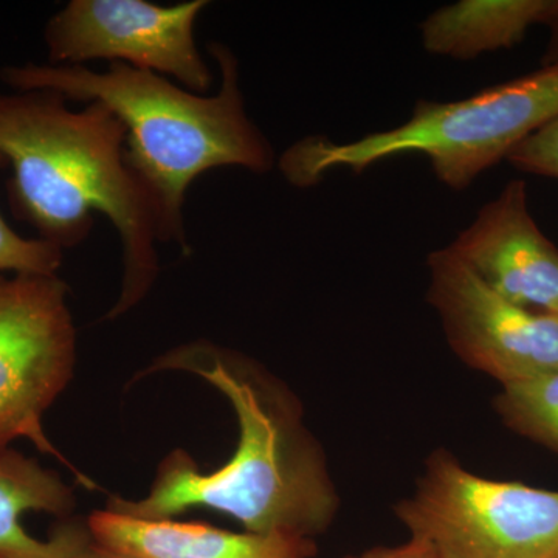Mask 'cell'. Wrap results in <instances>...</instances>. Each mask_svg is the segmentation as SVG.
<instances>
[{"label": "cell", "mask_w": 558, "mask_h": 558, "mask_svg": "<svg viewBox=\"0 0 558 558\" xmlns=\"http://www.w3.org/2000/svg\"><path fill=\"white\" fill-rule=\"evenodd\" d=\"M154 369H180L218 388L236 411L240 442L222 468L202 473L185 451L161 462L148 497H112L109 512L171 520L191 508L219 510L255 534L314 538L332 524L339 495L325 454L303 424L295 396L253 360L194 341L157 360Z\"/></svg>", "instance_id": "1"}, {"label": "cell", "mask_w": 558, "mask_h": 558, "mask_svg": "<svg viewBox=\"0 0 558 558\" xmlns=\"http://www.w3.org/2000/svg\"><path fill=\"white\" fill-rule=\"evenodd\" d=\"M124 150L126 130L100 102L72 110L57 92L0 94V156L11 168L14 218L62 250L87 240L95 213L119 233L123 282L109 318L135 306L159 274L156 216Z\"/></svg>", "instance_id": "2"}, {"label": "cell", "mask_w": 558, "mask_h": 558, "mask_svg": "<svg viewBox=\"0 0 558 558\" xmlns=\"http://www.w3.org/2000/svg\"><path fill=\"white\" fill-rule=\"evenodd\" d=\"M207 49L222 76L213 97L123 62H110L106 72L83 65H7L0 80L13 90H51L68 101L108 108L126 130L124 160L148 194L160 242H174L189 253L183 207L191 183L223 167L253 172L274 167L270 143L245 112L236 57L223 44Z\"/></svg>", "instance_id": "3"}, {"label": "cell", "mask_w": 558, "mask_h": 558, "mask_svg": "<svg viewBox=\"0 0 558 558\" xmlns=\"http://www.w3.org/2000/svg\"><path fill=\"white\" fill-rule=\"evenodd\" d=\"M558 117V64L506 81L461 101H421L409 121L355 142L310 137L290 146L279 167L290 183L311 186L337 168L424 154L440 182L465 190L529 135Z\"/></svg>", "instance_id": "4"}, {"label": "cell", "mask_w": 558, "mask_h": 558, "mask_svg": "<svg viewBox=\"0 0 558 558\" xmlns=\"http://www.w3.org/2000/svg\"><path fill=\"white\" fill-rule=\"evenodd\" d=\"M410 538L440 558H556L558 492L483 478L447 450L427 459L413 497L396 506Z\"/></svg>", "instance_id": "5"}, {"label": "cell", "mask_w": 558, "mask_h": 558, "mask_svg": "<svg viewBox=\"0 0 558 558\" xmlns=\"http://www.w3.org/2000/svg\"><path fill=\"white\" fill-rule=\"evenodd\" d=\"M68 295L58 275L0 274V447L31 439L69 465L43 425L75 371L76 330Z\"/></svg>", "instance_id": "6"}, {"label": "cell", "mask_w": 558, "mask_h": 558, "mask_svg": "<svg viewBox=\"0 0 558 558\" xmlns=\"http://www.w3.org/2000/svg\"><path fill=\"white\" fill-rule=\"evenodd\" d=\"M207 0L156 5L145 0H70L44 28L50 64L123 62L165 73L205 94L213 76L197 50L194 27Z\"/></svg>", "instance_id": "7"}, {"label": "cell", "mask_w": 558, "mask_h": 558, "mask_svg": "<svg viewBox=\"0 0 558 558\" xmlns=\"http://www.w3.org/2000/svg\"><path fill=\"white\" fill-rule=\"evenodd\" d=\"M428 301L451 349L499 384L558 373V317L499 296L449 247L428 256Z\"/></svg>", "instance_id": "8"}, {"label": "cell", "mask_w": 558, "mask_h": 558, "mask_svg": "<svg viewBox=\"0 0 558 558\" xmlns=\"http://www.w3.org/2000/svg\"><path fill=\"white\" fill-rule=\"evenodd\" d=\"M449 248L502 299L558 317V248L532 218L523 180L484 205Z\"/></svg>", "instance_id": "9"}, {"label": "cell", "mask_w": 558, "mask_h": 558, "mask_svg": "<svg viewBox=\"0 0 558 558\" xmlns=\"http://www.w3.org/2000/svg\"><path fill=\"white\" fill-rule=\"evenodd\" d=\"M92 537L135 558H314V538L230 532L204 523L142 520L109 510L92 513Z\"/></svg>", "instance_id": "10"}, {"label": "cell", "mask_w": 558, "mask_h": 558, "mask_svg": "<svg viewBox=\"0 0 558 558\" xmlns=\"http://www.w3.org/2000/svg\"><path fill=\"white\" fill-rule=\"evenodd\" d=\"M75 494L53 470L11 447H0V558H72L92 542L89 524L64 521L49 539L28 534L22 524L27 512L69 517Z\"/></svg>", "instance_id": "11"}, {"label": "cell", "mask_w": 558, "mask_h": 558, "mask_svg": "<svg viewBox=\"0 0 558 558\" xmlns=\"http://www.w3.org/2000/svg\"><path fill=\"white\" fill-rule=\"evenodd\" d=\"M549 0H461L422 22L424 49L454 60L510 49L539 24Z\"/></svg>", "instance_id": "12"}, {"label": "cell", "mask_w": 558, "mask_h": 558, "mask_svg": "<svg viewBox=\"0 0 558 558\" xmlns=\"http://www.w3.org/2000/svg\"><path fill=\"white\" fill-rule=\"evenodd\" d=\"M494 405L506 427L558 454V373L502 385Z\"/></svg>", "instance_id": "13"}, {"label": "cell", "mask_w": 558, "mask_h": 558, "mask_svg": "<svg viewBox=\"0 0 558 558\" xmlns=\"http://www.w3.org/2000/svg\"><path fill=\"white\" fill-rule=\"evenodd\" d=\"M9 167L0 156V170ZM64 259V250L39 240H27L11 229L0 215V274L57 275Z\"/></svg>", "instance_id": "14"}, {"label": "cell", "mask_w": 558, "mask_h": 558, "mask_svg": "<svg viewBox=\"0 0 558 558\" xmlns=\"http://www.w3.org/2000/svg\"><path fill=\"white\" fill-rule=\"evenodd\" d=\"M508 160L517 170L558 180V117L510 150Z\"/></svg>", "instance_id": "15"}, {"label": "cell", "mask_w": 558, "mask_h": 558, "mask_svg": "<svg viewBox=\"0 0 558 558\" xmlns=\"http://www.w3.org/2000/svg\"><path fill=\"white\" fill-rule=\"evenodd\" d=\"M347 558H440L435 549L429 548L427 543L421 539L410 538L403 545L392 546V548H373L359 554V556H349Z\"/></svg>", "instance_id": "16"}, {"label": "cell", "mask_w": 558, "mask_h": 558, "mask_svg": "<svg viewBox=\"0 0 558 558\" xmlns=\"http://www.w3.org/2000/svg\"><path fill=\"white\" fill-rule=\"evenodd\" d=\"M539 24L549 28L548 49L543 57V65L558 64V0H549Z\"/></svg>", "instance_id": "17"}, {"label": "cell", "mask_w": 558, "mask_h": 558, "mask_svg": "<svg viewBox=\"0 0 558 558\" xmlns=\"http://www.w3.org/2000/svg\"><path fill=\"white\" fill-rule=\"evenodd\" d=\"M72 558H135L131 556H126V554L119 553V550H113L106 548V546L100 545V543L95 542L92 538L89 545L86 548L80 550L75 557Z\"/></svg>", "instance_id": "18"}, {"label": "cell", "mask_w": 558, "mask_h": 558, "mask_svg": "<svg viewBox=\"0 0 558 558\" xmlns=\"http://www.w3.org/2000/svg\"><path fill=\"white\" fill-rule=\"evenodd\" d=\"M556 558H558V556Z\"/></svg>", "instance_id": "19"}]
</instances>
